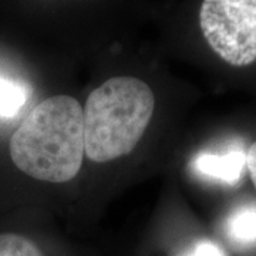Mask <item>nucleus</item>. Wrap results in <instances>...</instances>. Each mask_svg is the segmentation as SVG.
I'll list each match as a JSON object with an SVG mask.
<instances>
[{
	"label": "nucleus",
	"mask_w": 256,
	"mask_h": 256,
	"mask_svg": "<svg viewBox=\"0 0 256 256\" xmlns=\"http://www.w3.org/2000/svg\"><path fill=\"white\" fill-rule=\"evenodd\" d=\"M10 158L22 172L44 182L72 181L84 158L80 102L53 96L38 102L10 138Z\"/></svg>",
	"instance_id": "1"
},
{
	"label": "nucleus",
	"mask_w": 256,
	"mask_h": 256,
	"mask_svg": "<svg viewBox=\"0 0 256 256\" xmlns=\"http://www.w3.org/2000/svg\"><path fill=\"white\" fill-rule=\"evenodd\" d=\"M246 166V154L234 150L226 154L202 152L194 160V168L198 174L225 184H236Z\"/></svg>",
	"instance_id": "4"
},
{
	"label": "nucleus",
	"mask_w": 256,
	"mask_h": 256,
	"mask_svg": "<svg viewBox=\"0 0 256 256\" xmlns=\"http://www.w3.org/2000/svg\"><path fill=\"white\" fill-rule=\"evenodd\" d=\"M0 256H44L37 245L18 234H0Z\"/></svg>",
	"instance_id": "7"
},
{
	"label": "nucleus",
	"mask_w": 256,
	"mask_h": 256,
	"mask_svg": "<svg viewBox=\"0 0 256 256\" xmlns=\"http://www.w3.org/2000/svg\"><path fill=\"white\" fill-rule=\"evenodd\" d=\"M180 256H226L216 244L210 240H198L186 248Z\"/></svg>",
	"instance_id": "8"
},
{
	"label": "nucleus",
	"mask_w": 256,
	"mask_h": 256,
	"mask_svg": "<svg viewBox=\"0 0 256 256\" xmlns=\"http://www.w3.org/2000/svg\"><path fill=\"white\" fill-rule=\"evenodd\" d=\"M226 235L238 245L256 244V206H242L226 220Z\"/></svg>",
	"instance_id": "5"
},
{
	"label": "nucleus",
	"mask_w": 256,
	"mask_h": 256,
	"mask_svg": "<svg viewBox=\"0 0 256 256\" xmlns=\"http://www.w3.org/2000/svg\"><path fill=\"white\" fill-rule=\"evenodd\" d=\"M156 108L146 82L114 77L87 98L82 110L84 152L94 162H108L130 154L142 138Z\"/></svg>",
	"instance_id": "2"
},
{
	"label": "nucleus",
	"mask_w": 256,
	"mask_h": 256,
	"mask_svg": "<svg viewBox=\"0 0 256 256\" xmlns=\"http://www.w3.org/2000/svg\"><path fill=\"white\" fill-rule=\"evenodd\" d=\"M28 97L26 86L0 77V117H14L24 107Z\"/></svg>",
	"instance_id": "6"
},
{
	"label": "nucleus",
	"mask_w": 256,
	"mask_h": 256,
	"mask_svg": "<svg viewBox=\"0 0 256 256\" xmlns=\"http://www.w3.org/2000/svg\"><path fill=\"white\" fill-rule=\"evenodd\" d=\"M200 28L224 62L235 67L256 62V0H204Z\"/></svg>",
	"instance_id": "3"
},
{
	"label": "nucleus",
	"mask_w": 256,
	"mask_h": 256,
	"mask_svg": "<svg viewBox=\"0 0 256 256\" xmlns=\"http://www.w3.org/2000/svg\"><path fill=\"white\" fill-rule=\"evenodd\" d=\"M246 168L248 172L250 175V180L256 188V141L249 146L246 152Z\"/></svg>",
	"instance_id": "9"
}]
</instances>
